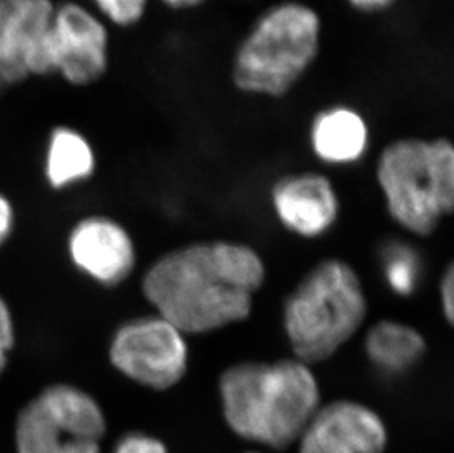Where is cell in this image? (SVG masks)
Segmentation results:
<instances>
[{
  "label": "cell",
  "instance_id": "1",
  "mask_svg": "<svg viewBox=\"0 0 454 453\" xmlns=\"http://www.w3.org/2000/svg\"><path fill=\"white\" fill-rule=\"evenodd\" d=\"M265 277V262L247 244L198 242L159 258L143 293L185 336L212 333L250 317Z\"/></svg>",
  "mask_w": 454,
  "mask_h": 453
},
{
  "label": "cell",
  "instance_id": "2",
  "mask_svg": "<svg viewBox=\"0 0 454 453\" xmlns=\"http://www.w3.org/2000/svg\"><path fill=\"white\" fill-rule=\"evenodd\" d=\"M218 387L228 427L274 449L299 441L321 407L312 367L296 358L234 363L221 372Z\"/></svg>",
  "mask_w": 454,
  "mask_h": 453
},
{
  "label": "cell",
  "instance_id": "3",
  "mask_svg": "<svg viewBox=\"0 0 454 453\" xmlns=\"http://www.w3.org/2000/svg\"><path fill=\"white\" fill-rule=\"evenodd\" d=\"M322 20L301 0H284L253 22L232 58L231 77L241 93L261 98L287 96L317 60Z\"/></svg>",
  "mask_w": 454,
  "mask_h": 453
},
{
  "label": "cell",
  "instance_id": "4",
  "mask_svg": "<svg viewBox=\"0 0 454 453\" xmlns=\"http://www.w3.org/2000/svg\"><path fill=\"white\" fill-rule=\"evenodd\" d=\"M368 315L359 275L330 258L304 274L284 304L283 324L293 358L315 365L331 360L355 338Z\"/></svg>",
  "mask_w": 454,
  "mask_h": 453
},
{
  "label": "cell",
  "instance_id": "5",
  "mask_svg": "<svg viewBox=\"0 0 454 453\" xmlns=\"http://www.w3.org/2000/svg\"><path fill=\"white\" fill-rule=\"evenodd\" d=\"M377 181L391 219L411 234H433L454 208V146L446 137H403L378 156Z\"/></svg>",
  "mask_w": 454,
  "mask_h": 453
},
{
  "label": "cell",
  "instance_id": "6",
  "mask_svg": "<svg viewBox=\"0 0 454 453\" xmlns=\"http://www.w3.org/2000/svg\"><path fill=\"white\" fill-rule=\"evenodd\" d=\"M106 432L102 409L86 392L51 385L18 417V453H100Z\"/></svg>",
  "mask_w": 454,
  "mask_h": 453
},
{
  "label": "cell",
  "instance_id": "7",
  "mask_svg": "<svg viewBox=\"0 0 454 453\" xmlns=\"http://www.w3.org/2000/svg\"><path fill=\"white\" fill-rule=\"evenodd\" d=\"M109 358L134 383L168 390L189 370V345L181 330L154 314L122 325L112 340Z\"/></svg>",
  "mask_w": 454,
  "mask_h": 453
},
{
  "label": "cell",
  "instance_id": "8",
  "mask_svg": "<svg viewBox=\"0 0 454 453\" xmlns=\"http://www.w3.org/2000/svg\"><path fill=\"white\" fill-rule=\"evenodd\" d=\"M53 15L51 0H0V80L17 83L30 74L51 73Z\"/></svg>",
  "mask_w": 454,
  "mask_h": 453
},
{
  "label": "cell",
  "instance_id": "9",
  "mask_svg": "<svg viewBox=\"0 0 454 453\" xmlns=\"http://www.w3.org/2000/svg\"><path fill=\"white\" fill-rule=\"evenodd\" d=\"M51 71L56 69L74 84L102 77L107 65V35L98 18L78 4L56 11L48 42Z\"/></svg>",
  "mask_w": 454,
  "mask_h": 453
},
{
  "label": "cell",
  "instance_id": "10",
  "mask_svg": "<svg viewBox=\"0 0 454 453\" xmlns=\"http://www.w3.org/2000/svg\"><path fill=\"white\" fill-rule=\"evenodd\" d=\"M299 441L301 453H382L388 434L375 410L341 399L321 405Z\"/></svg>",
  "mask_w": 454,
  "mask_h": 453
},
{
  "label": "cell",
  "instance_id": "11",
  "mask_svg": "<svg viewBox=\"0 0 454 453\" xmlns=\"http://www.w3.org/2000/svg\"><path fill=\"white\" fill-rule=\"evenodd\" d=\"M270 202L279 223L304 239L321 237L339 219L337 190L328 177L317 172L281 177L270 190Z\"/></svg>",
  "mask_w": 454,
  "mask_h": 453
},
{
  "label": "cell",
  "instance_id": "12",
  "mask_svg": "<svg viewBox=\"0 0 454 453\" xmlns=\"http://www.w3.org/2000/svg\"><path fill=\"white\" fill-rule=\"evenodd\" d=\"M75 266L105 286L125 282L136 266V248L124 226L103 217L84 219L69 237Z\"/></svg>",
  "mask_w": 454,
  "mask_h": 453
},
{
  "label": "cell",
  "instance_id": "13",
  "mask_svg": "<svg viewBox=\"0 0 454 453\" xmlns=\"http://www.w3.org/2000/svg\"><path fill=\"white\" fill-rule=\"evenodd\" d=\"M369 125L362 112L348 105H333L313 116L309 140L313 154L328 165H352L369 147Z\"/></svg>",
  "mask_w": 454,
  "mask_h": 453
},
{
  "label": "cell",
  "instance_id": "14",
  "mask_svg": "<svg viewBox=\"0 0 454 453\" xmlns=\"http://www.w3.org/2000/svg\"><path fill=\"white\" fill-rule=\"evenodd\" d=\"M427 347L422 333L402 321H377L364 336L366 358L387 374H400L415 367Z\"/></svg>",
  "mask_w": 454,
  "mask_h": 453
},
{
  "label": "cell",
  "instance_id": "15",
  "mask_svg": "<svg viewBox=\"0 0 454 453\" xmlns=\"http://www.w3.org/2000/svg\"><path fill=\"white\" fill-rule=\"evenodd\" d=\"M95 170V155L82 134L69 129H58L49 141L46 174L51 186L67 187L86 180Z\"/></svg>",
  "mask_w": 454,
  "mask_h": 453
},
{
  "label": "cell",
  "instance_id": "16",
  "mask_svg": "<svg viewBox=\"0 0 454 453\" xmlns=\"http://www.w3.org/2000/svg\"><path fill=\"white\" fill-rule=\"evenodd\" d=\"M384 271L391 289L402 296L411 295L419 282V261L406 246H393L387 252Z\"/></svg>",
  "mask_w": 454,
  "mask_h": 453
},
{
  "label": "cell",
  "instance_id": "17",
  "mask_svg": "<svg viewBox=\"0 0 454 453\" xmlns=\"http://www.w3.org/2000/svg\"><path fill=\"white\" fill-rule=\"evenodd\" d=\"M116 26L137 24L146 12L147 0H93Z\"/></svg>",
  "mask_w": 454,
  "mask_h": 453
},
{
  "label": "cell",
  "instance_id": "18",
  "mask_svg": "<svg viewBox=\"0 0 454 453\" xmlns=\"http://www.w3.org/2000/svg\"><path fill=\"white\" fill-rule=\"evenodd\" d=\"M115 453H168L162 441L142 433H131L121 439Z\"/></svg>",
  "mask_w": 454,
  "mask_h": 453
},
{
  "label": "cell",
  "instance_id": "19",
  "mask_svg": "<svg viewBox=\"0 0 454 453\" xmlns=\"http://www.w3.org/2000/svg\"><path fill=\"white\" fill-rule=\"evenodd\" d=\"M13 321L8 305L0 298V376L8 363V355L13 347Z\"/></svg>",
  "mask_w": 454,
  "mask_h": 453
},
{
  "label": "cell",
  "instance_id": "20",
  "mask_svg": "<svg viewBox=\"0 0 454 453\" xmlns=\"http://www.w3.org/2000/svg\"><path fill=\"white\" fill-rule=\"evenodd\" d=\"M438 299L442 305V313L446 318L447 324H453L454 321V268L453 264L447 266L446 271L442 274L438 284Z\"/></svg>",
  "mask_w": 454,
  "mask_h": 453
},
{
  "label": "cell",
  "instance_id": "21",
  "mask_svg": "<svg viewBox=\"0 0 454 453\" xmlns=\"http://www.w3.org/2000/svg\"><path fill=\"white\" fill-rule=\"evenodd\" d=\"M353 9L362 13H381L393 8L397 0H346Z\"/></svg>",
  "mask_w": 454,
  "mask_h": 453
},
{
  "label": "cell",
  "instance_id": "22",
  "mask_svg": "<svg viewBox=\"0 0 454 453\" xmlns=\"http://www.w3.org/2000/svg\"><path fill=\"white\" fill-rule=\"evenodd\" d=\"M13 212L12 206L6 197L0 195V246L8 240L12 230Z\"/></svg>",
  "mask_w": 454,
  "mask_h": 453
},
{
  "label": "cell",
  "instance_id": "23",
  "mask_svg": "<svg viewBox=\"0 0 454 453\" xmlns=\"http://www.w3.org/2000/svg\"><path fill=\"white\" fill-rule=\"evenodd\" d=\"M162 2L172 9H193L206 4L207 0H162Z\"/></svg>",
  "mask_w": 454,
  "mask_h": 453
},
{
  "label": "cell",
  "instance_id": "24",
  "mask_svg": "<svg viewBox=\"0 0 454 453\" xmlns=\"http://www.w3.org/2000/svg\"><path fill=\"white\" fill-rule=\"evenodd\" d=\"M250 453H253V452H250Z\"/></svg>",
  "mask_w": 454,
  "mask_h": 453
}]
</instances>
